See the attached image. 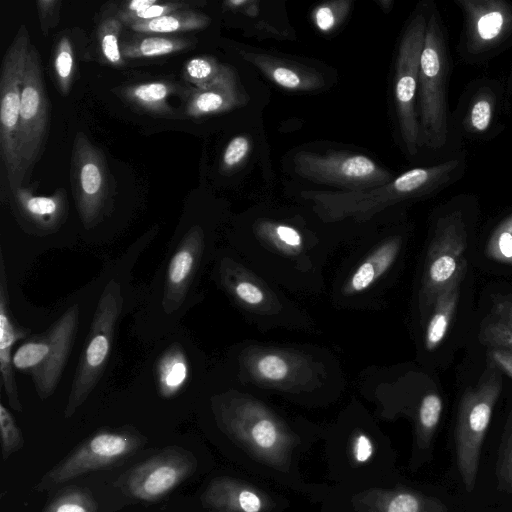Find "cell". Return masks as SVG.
Returning <instances> with one entry per match:
<instances>
[{
	"label": "cell",
	"instance_id": "obj_1",
	"mask_svg": "<svg viewBox=\"0 0 512 512\" xmlns=\"http://www.w3.org/2000/svg\"><path fill=\"white\" fill-rule=\"evenodd\" d=\"M342 228L351 227L258 214L235 237L232 250L285 291L319 295L326 289L329 259L340 244L357 236Z\"/></svg>",
	"mask_w": 512,
	"mask_h": 512
},
{
	"label": "cell",
	"instance_id": "obj_2",
	"mask_svg": "<svg viewBox=\"0 0 512 512\" xmlns=\"http://www.w3.org/2000/svg\"><path fill=\"white\" fill-rule=\"evenodd\" d=\"M235 385L260 393L312 402L332 399L347 379L338 357L314 344L272 343L248 339L229 354Z\"/></svg>",
	"mask_w": 512,
	"mask_h": 512
},
{
	"label": "cell",
	"instance_id": "obj_3",
	"mask_svg": "<svg viewBox=\"0 0 512 512\" xmlns=\"http://www.w3.org/2000/svg\"><path fill=\"white\" fill-rule=\"evenodd\" d=\"M465 169L463 154L427 167H416L390 182L360 191L304 190L301 198L323 222L365 228L390 208L445 188Z\"/></svg>",
	"mask_w": 512,
	"mask_h": 512
},
{
	"label": "cell",
	"instance_id": "obj_4",
	"mask_svg": "<svg viewBox=\"0 0 512 512\" xmlns=\"http://www.w3.org/2000/svg\"><path fill=\"white\" fill-rule=\"evenodd\" d=\"M407 242L406 232L390 226L361 234L337 267L330 287L334 308L372 311L384 307Z\"/></svg>",
	"mask_w": 512,
	"mask_h": 512
},
{
	"label": "cell",
	"instance_id": "obj_5",
	"mask_svg": "<svg viewBox=\"0 0 512 512\" xmlns=\"http://www.w3.org/2000/svg\"><path fill=\"white\" fill-rule=\"evenodd\" d=\"M215 279L245 320L259 331H318L316 321L304 307L232 249L220 253Z\"/></svg>",
	"mask_w": 512,
	"mask_h": 512
},
{
	"label": "cell",
	"instance_id": "obj_6",
	"mask_svg": "<svg viewBox=\"0 0 512 512\" xmlns=\"http://www.w3.org/2000/svg\"><path fill=\"white\" fill-rule=\"evenodd\" d=\"M450 55L445 30L435 8H429L420 57L416 111L421 146L441 150L448 143L450 122L447 88Z\"/></svg>",
	"mask_w": 512,
	"mask_h": 512
},
{
	"label": "cell",
	"instance_id": "obj_7",
	"mask_svg": "<svg viewBox=\"0 0 512 512\" xmlns=\"http://www.w3.org/2000/svg\"><path fill=\"white\" fill-rule=\"evenodd\" d=\"M467 238L462 209H450L437 218L416 292L415 305L420 325L437 296L454 282L463 280L467 270Z\"/></svg>",
	"mask_w": 512,
	"mask_h": 512
},
{
	"label": "cell",
	"instance_id": "obj_8",
	"mask_svg": "<svg viewBox=\"0 0 512 512\" xmlns=\"http://www.w3.org/2000/svg\"><path fill=\"white\" fill-rule=\"evenodd\" d=\"M146 443L147 438L132 426L99 429L47 471L34 490H52L83 475L111 468L131 457Z\"/></svg>",
	"mask_w": 512,
	"mask_h": 512
},
{
	"label": "cell",
	"instance_id": "obj_9",
	"mask_svg": "<svg viewBox=\"0 0 512 512\" xmlns=\"http://www.w3.org/2000/svg\"><path fill=\"white\" fill-rule=\"evenodd\" d=\"M502 388L501 371L490 361L477 385L462 396L455 429L457 467L467 492H472L482 443Z\"/></svg>",
	"mask_w": 512,
	"mask_h": 512
},
{
	"label": "cell",
	"instance_id": "obj_10",
	"mask_svg": "<svg viewBox=\"0 0 512 512\" xmlns=\"http://www.w3.org/2000/svg\"><path fill=\"white\" fill-rule=\"evenodd\" d=\"M123 306L120 284L111 279L95 309L90 330L79 358L64 417H72L98 384L108 361L117 321Z\"/></svg>",
	"mask_w": 512,
	"mask_h": 512
},
{
	"label": "cell",
	"instance_id": "obj_11",
	"mask_svg": "<svg viewBox=\"0 0 512 512\" xmlns=\"http://www.w3.org/2000/svg\"><path fill=\"white\" fill-rule=\"evenodd\" d=\"M429 8H419L402 33L395 61L393 99L400 136L405 150L415 155L421 147L416 99L420 57Z\"/></svg>",
	"mask_w": 512,
	"mask_h": 512
},
{
	"label": "cell",
	"instance_id": "obj_12",
	"mask_svg": "<svg viewBox=\"0 0 512 512\" xmlns=\"http://www.w3.org/2000/svg\"><path fill=\"white\" fill-rule=\"evenodd\" d=\"M31 40L21 25L7 47L0 74V154L11 189L23 186L24 178L18 154V127L21 90Z\"/></svg>",
	"mask_w": 512,
	"mask_h": 512
},
{
	"label": "cell",
	"instance_id": "obj_13",
	"mask_svg": "<svg viewBox=\"0 0 512 512\" xmlns=\"http://www.w3.org/2000/svg\"><path fill=\"white\" fill-rule=\"evenodd\" d=\"M70 182L79 218L92 229L111 210L112 179L105 154L82 131L73 140Z\"/></svg>",
	"mask_w": 512,
	"mask_h": 512
},
{
	"label": "cell",
	"instance_id": "obj_14",
	"mask_svg": "<svg viewBox=\"0 0 512 512\" xmlns=\"http://www.w3.org/2000/svg\"><path fill=\"white\" fill-rule=\"evenodd\" d=\"M294 172L311 182L339 191H360L390 182L394 176L370 157L347 151L297 152Z\"/></svg>",
	"mask_w": 512,
	"mask_h": 512
},
{
	"label": "cell",
	"instance_id": "obj_15",
	"mask_svg": "<svg viewBox=\"0 0 512 512\" xmlns=\"http://www.w3.org/2000/svg\"><path fill=\"white\" fill-rule=\"evenodd\" d=\"M50 127L47 97L40 54L31 43L21 90L18 127V154L24 182L39 161Z\"/></svg>",
	"mask_w": 512,
	"mask_h": 512
},
{
	"label": "cell",
	"instance_id": "obj_16",
	"mask_svg": "<svg viewBox=\"0 0 512 512\" xmlns=\"http://www.w3.org/2000/svg\"><path fill=\"white\" fill-rule=\"evenodd\" d=\"M197 459L180 446H168L130 468L115 485L131 499L154 503L194 474Z\"/></svg>",
	"mask_w": 512,
	"mask_h": 512
},
{
	"label": "cell",
	"instance_id": "obj_17",
	"mask_svg": "<svg viewBox=\"0 0 512 512\" xmlns=\"http://www.w3.org/2000/svg\"><path fill=\"white\" fill-rule=\"evenodd\" d=\"M464 17L461 57L481 62L512 43V2L505 0H456Z\"/></svg>",
	"mask_w": 512,
	"mask_h": 512
},
{
	"label": "cell",
	"instance_id": "obj_18",
	"mask_svg": "<svg viewBox=\"0 0 512 512\" xmlns=\"http://www.w3.org/2000/svg\"><path fill=\"white\" fill-rule=\"evenodd\" d=\"M9 205L18 225L28 234L47 236L57 232L68 217V197L64 188L50 195H36L32 187L10 190Z\"/></svg>",
	"mask_w": 512,
	"mask_h": 512
},
{
	"label": "cell",
	"instance_id": "obj_19",
	"mask_svg": "<svg viewBox=\"0 0 512 512\" xmlns=\"http://www.w3.org/2000/svg\"><path fill=\"white\" fill-rule=\"evenodd\" d=\"M206 250V234L202 226L189 228L180 240L168 264L162 308L169 315L184 302Z\"/></svg>",
	"mask_w": 512,
	"mask_h": 512
},
{
	"label": "cell",
	"instance_id": "obj_20",
	"mask_svg": "<svg viewBox=\"0 0 512 512\" xmlns=\"http://www.w3.org/2000/svg\"><path fill=\"white\" fill-rule=\"evenodd\" d=\"M79 305L69 307L47 330L50 349L43 363L31 372L35 390L41 400L55 391L75 341L79 323Z\"/></svg>",
	"mask_w": 512,
	"mask_h": 512
},
{
	"label": "cell",
	"instance_id": "obj_21",
	"mask_svg": "<svg viewBox=\"0 0 512 512\" xmlns=\"http://www.w3.org/2000/svg\"><path fill=\"white\" fill-rule=\"evenodd\" d=\"M183 97L185 115L191 118L225 113L245 105L249 99L237 71L227 64L214 83L204 88H188Z\"/></svg>",
	"mask_w": 512,
	"mask_h": 512
},
{
	"label": "cell",
	"instance_id": "obj_22",
	"mask_svg": "<svg viewBox=\"0 0 512 512\" xmlns=\"http://www.w3.org/2000/svg\"><path fill=\"white\" fill-rule=\"evenodd\" d=\"M30 334V330L20 326L13 318L9 293L8 278L2 252L0 253V372L1 384L5 390L10 407L21 413L20 402L11 351L14 344Z\"/></svg>",
	"mask_w": 512,
	"mask_h": 512
},
{
	"label": "cell",
	"instance_id": "obj_23",
	"mask_svg": "<svg viewBox=\"0 0 512 512\" xmlns=\"http://www.w3.org/2000/svg\"><path fill=\"white\" fill-rule=\"evenodd\" d=\"M240 56L277 86L296 92H310L324 86L317 70L264 52L242 49Z\"/></svg>",
	"mask_w": 512,
	"mask_h": 512
},
{
	"label": "cell",
	"instance_id": "obj_24",
	"mask_svg": "<svg viewBox=\"0 0 512 512\" xmlns=\"http://www.w3.org/2000/svg\"><path fill=\"white\" fill-rule=\"evenodd\" d=\"M500 88L493 82H481L470 91L462 112V129L467 136H488L496 124Z\"/></svg>",
	"mask_w": 512,
	"mask_h": 512
},
{
	"label": "cell",
	"instance_id": "obj_25",
	"mask_svg": "<svg viewBox=\"0 0 512 512\" xmlns=\"http://www.w3.org/2000/svg\"><path fill=\"white\" fill-rule=\"evenodd\" d=\"M180 91L185 89L172 81L153 80L119 88L118 94L139 111L161 117H176L169 99Z\"/></svg>",
	"mask_w": 512,
	"mask_h": 512
},
{
	"label": "cell",
	"instance_id": "obj_26",
	"mask_svg": "<svg viewBox=\"0 0 512 512\" xmlns=\"http://www.w3.org/2000/svg\"><path fill=\"white\" fill-rule=\"evenodd\" d=\"M201 503L207 512H259L260 497L239 487L227 478L214 479L201 495Z\"/></svg>",
	"mask_w": 512,
	"mask_h": 512
},
{
	"label": "cell",
	"instance_id": "obj_27",
	"mask_svg": "<svg viewBox=\"0 0 512 512\" xmlns=\"http://www.w3.org/2000/svg\"><path fill=\"white\" fill-rule=\"evenodd\" d=\"M461 282H454L437 296L428 316L421 324L424 351H435L446 337L458 304Z\"/></svg>",
	"mask_w": 512,
	"mask_h": 512
},
{
	"label": "cell",
	"instance_id": "obj_28",
	"mask_svg": "<svg viewBox=\"0 0 512 512\" xmlns=\"http://www.w3.org/2000/svg\"><path fill=\"white\" fill-rule=\"evenodd\" d=\"M190 366L184 349L179 343H172L159 356L155 366V377L159 395L172 398L185 386Z\"/></svg>",
	"mask_w": 512,
	"mask_h": 512
},
{
	"label": "cell",
	"instance_id": "obj_29",
	"mask_svg": "<svg viewBox=\"0 0 512 512\" xmlns=\"http://www.w3.org/2000/svg\"><path fill=\"white\" fill-rule=\"evenodd\" d=\"M479 332V338L484 344L512 351V296L493 301Z\"/></svg>",
	"mask_w": 512,
	"mask_h": 512
},
{
	"label": "cell",
	"instance_id": "obj_30",
	"mask_svg": "<svg viewBox=\"0 0 512 512\" xmlns=\"http://www.w3.org/2000/svg\"><path fill=\"white\" fill-rule=\"evenodd\" d=\"M210 21V17L204 13L184 9L157 19L135 23L129 27L140 34L163 35L202 30L209 26Z\"/></svg>",
	"mask_w": 512,
	"mask_h": 512
},
{
	"label": "cell",
	"instance_id": "obj_31",
	"mask_svg": "<svg viewBox=\"0 0 512 512\" xmlns=\"http://www.w3.org/2000/svg\"><path fill=\"white\" fill-rule=\"evenodd\" d=\"M189 38L149 35L132 38L121 43L124 58H155L189 49L194 45Z\"/></svg>",
	"mask_w": 512,
	"mask_h": 512
},
{
	"label": "cell",
	"instance_id": "obj_32",
	"mask_svg": "<svg viewBox=\"0 0 512 512\" xmlns=\"http://www.w3.org/2000/svg\"><path fill=\"white\" fill-rule=\"evenodd\" d=\"M41 512H101L90 490L70 485L58 490Z\"/></svg>",
	"mask_w": 512,
	"mask_h": 512
},
{
	"label": "cell",
	"instance_id": "obj_33",
	"mask_svg": "<svg viewBox=\"0 0 512 512\" xmlns=\"http://www.w3.org/2000/svg\"><path fill=\"white\" fill-rule=\"evenodd\" d=\"M74 56V49L70 38L67 35H62L54 47L52 66L56 85L63 96L69 94L73 84L75 73Z\"/></svg>",
	"mask_w": 512,
	"mask_h": 512
},
{
	"label": "cell",
	"instance_id": "obj_34",
	"mask_svg": "<svg viewBox=\"0 0 512 512\" xmlns=\"http://www.w3.org/2000/svg\"><path fill=\"white\" fill-rule=\"evenodd\" d=\"M442 399L438 393L427 391L421 399L417 414V432L421 444L428 445L439 424L442 413Z\"/></svg>",
	"mask_w": 512,
	"mask_h": 512
},
{
	"label": "cell",
	"instance_id": "obj_35",
	"mask_svg": "<svg viewBox=\"0 0 512 512\" xmlns=\"http://www.w3.org/2000/svg\"><path fill=\"white\" fill-rule=\"evenodd\" d=\"M225 64L208 55L189 59L183 66L182 76L194 88H204L214 83L221 75Z\"/></svg>",
	"mask_w": 512,
	"mask_h": 512
},
{
	"label": "cell",
	"instance_id": "obj_36",
	"mask_svg": "<svg viewBox=\"0 0 512 512\" xmlns=\"http://www.w3.org/2000/svg\"><path fill=\"white\" fill-rule=\"evenodd\" d=\"M122 25L123 23L114 15L103 19L98 28L101 55L106 63L115 67H121L125 63L119 44Z\"/></svg>",
	"mask_w": 512,
	"mask_h": 512
},
{
	"label": "cell",
	"instance_id": "obj_37",
	"mask_svg": "<svg viewBox=\"0 0 512 512\" xmlns=\"http://www.w3.org/2000/svg\"><path fill=\"white\" fill-rule=\"evenodd\" d=\"M50 349L48 331L34 336L22 344L12 357L13 366L19 370L32 372L45 360Z\"/></svg>",
	"mask_w": 512,
	"mask_h": 512
},
{
	"label": "cell",
	"instance_id": "obj_38",
	"mask_svg": "<svg viewBox=\"0 0 512 512\" xmlns=\"http://www.w3.org/2000/svg\"><path fill=\"white\" fill-rule=\"evenodd\" d=\"M485 254L496 262L512 265V213L501 220L491 233Z\"/></svg>",
	"mask_w": 512,
	"mask_h": 512
},
{
	"label": "cell",
	"instance_id": "obj_39",
	"mask_svg": "<svg viewBox=\"0 0 512 512\" xmlns=\"http://www.w3.org/2000/svg\"><path fill=\"white\" fill-rule=\"evenodd\" d=\"M351 8V1L337 0L318 5L312 11V21L322 33L332 32L345 19Z\"/></svg>",
	"mask_w": 512,
	"mask_h": 512
},
{
	"label": "cell",
	"instance_id": "obj_40",
	"mask_svg": "<svg viewBox=\"0 0 512 512\" xmlns=\"http://www.w3.org/2000/svg\"><path fill=\"white\" fill-rule=\"evenodd\" d=\"M0 435L3 460L24 447V437L10 411L0 403Z\"/></svg>",
	"mask_w": 512,
	"mask_h": 512
},
{
	"label": "cell",
	"instance_id": "obj_41",
	"mask_svg": "<svg viewBox=\"0 0 512 512\" xmlns=\"http://www.w3.org/2000/svg\"><path fill=\"white\" fill-rule=\"evenodd\" d=\"M191 3L183 1H172V2H161L154 4L153 6L136 13H122L118 12L116 16L119 20L130 26L135 23L146 22L153 19L160 18L167 14L175 11L189 9Z\"/></svg>",
	"mask_w": 512,
	"mask_h": 512
},
{
	"label": "cell",
	"instance_id": "obj_42",
	"mask_svg": "<svg viewBox=\"0 0 512 512\" xmlns=\"http://www.w3.org/2000/svg\"><path fill=\"white\" fill-rule=\"evenodd\" d=\"M252 147L251 140L246 135L233 137L226 145L221 157V170L233 172L246 161Z\"/></svg>",
	"mask_w": 512,
	"mask_h": 512
},
{
	"label": "cell",
	"instance_id": "obj_43",
	"mask_svg": "<svg viewBox=\"0 0 512 512\" xmlns=\"http://www.w3.org/2000/svg\"><path fill=\"white\" fill-rule=\"evenodd\" d=\"M38 17L43 34L47 36L49 31L58 24L60 15V0H38L36 2Z\"/></svg>",
	"mask_w": 512,
	"mask_h": 512
},
{
	"label": "cell",
	"instance_id": "obj_44",
	"mask_svg": "<svg viewBox=\"0 0 512 512\" xmlns=\"http://www.w3.org/2000/svg\"><path fill=\"white\" fill-rule=\"evenodd\" d=\"M498 472L500 486H503L508 491H512V429L505 443Z\"/></svg>",
	"mask_w": 512,
	"mask_h": 512
},
{
	"label": "cell",
	"instance_id": "obj_45",
	"mask_svg": "<svg viewBox=\"0 0 512 512\" xmlns=\"http://www.w3.org/2000/svg\"><path fill=\"white\" fill-rule=\"evenodd\" d=\"M489 359L500 371L512 378V351L503 348H491Z\"/></svg>",
	"mask_w": 512,
	"mask_h": 512
},
{
	"label": "cell",
	"instance_id": "obj_46",
	"mask_svg": "<svg viewBox=\"0 0 512 512\" xmlns=\"http://www.w3.org/2000/svg\"><path fill=\"white\" fill-rule=\"evenodd\" d=\"M373 443L365 433H358L354 440V456L359 463L366 462L373 454Z\"/></svg>",
	"mask_w": 512,
	"mask_h": 512
},
{
	"label": "cell",
	"instance_id": "obj_47",
	"mask_svg": "<svg viewBox=\"0 0 512 512\" xmlns=\"http://www.w3.org/2000/svg\"><path fill=\"white\" fill-rule=\"evenodd\" d=\"M158 0H132L125 2L123 7L119 10L122 13H136L143 11L154 4L158 3Z\"/></svg>",
	"mask_w": 512,
	"mask_h": 512
},
{
	"label": "cell",
	"instance_id": "obj_48",
	"mask_svg": "<svg viewBox=\"0 0 512 512\" xmlns=\"http://www.w3.org/2000/svg\"><path fill=\"white\" fill-rule=\"evenodd\" d=\"M511 95H512V69H511V72H510V75H509V78L507 81L506 92H505L506 98H509Z\"/></svg>",
	"mask_w": 512,
	"mask_h": 512
},
{
	"label": "cell",
	"instance_id": "obj_49",
	"mask_svg": "<svg viewBox=\"0 0 512 512\" xmlns=\"http://www.w3.org/2000/svg\"><path fill=\"white\" fill-rule=\"evenodd\" d=\"M378 4L385 12H388L393 2L391 0H381Z\"/></svg>",
	"mask_w": 512,
	"mask_h": 512
}]
</instances>
